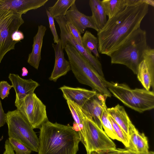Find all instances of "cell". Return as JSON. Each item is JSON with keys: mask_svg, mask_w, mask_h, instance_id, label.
I'll return each instance as SVG.
<instances>
[{"mask_svg": "<svg viewBox=\"0 0 154 154\" xmlns=\"http://www.w3.org/2000/svg\"><path fill=\"white\" fill-rule=\"evenodd\" d=\"M108 117L112 124L115 133L118 138V140L122 143L127 149L129 146V137L109 114Z\"/></svg>", "mask_w": 154, "mask_h": 154, "instance_id": "obj_27", "label": "cell"}, {"mask_svg": "<svg viewBox=\"0 0 154 154\" xmlns=\"http://www.w3.org/2000/svg\"><path fill=\"white\" fill-rule=\"evenodd\" d=\"M24 35L22 32L20 30L15 32L12 35V40L18 42L24 38Z\"/></svg>", "mask_w": 154, "mask_h": 154, "instance_id": "obj_35", "label": "cell"}, {"mask_svg": "<svg viewBox=\"0 0 154 154\" xmlns=\"http://www.w3.org/2000/svg\"><path fill=\"white\" fill-rule=\"evenodd\" d=\"M40 129L38 154H77L80 140L72 126L48 120Z\"/></svg>", "mask_w": 154, "mask_h": 154, "instance_id": "obj_2", "label": "cell"}, {"mask_svg": "<svg viewBox=\"0 0 154 154\" xmlns=\"http://www.w3.org/2000/svg\"><path fill=\"white\" fill-rule=\"evenodd\" d=\"M5 150L3 154H15L8 140H7L5 144Z\"/></svg>", "mask_w": 154, "mask_h": 154, "instance_id": "obj_37", "label": "cell"}, {"mask_svg": "<svg viewBox=\"0 0 154 154\" xmlns=\"http://www.w3.org/2000/svg\"><path fill=\"white\" fill-rule=\"evenodd\" d=\"M138 131L135 127L131 130L129 134V146L126 149L137 152V133Z\"/></svg>", "mask_w": 154, "mask_h": 154, "instance_id": "obj_31", "label": "cell"}, {"mask_svg": "<svg viewBox=\"0 0 154 154\" xmlns=\"http://www.w3.org/2000/svg\"><path fill=\"white\" fill-rule=\"evenodd\" d=\"M148 47L146 32L139 28L110 54L111 63L125 65L137 74Z\"/></svg>", "mask_w": 154, "mask_h": 154, "instance_id": "obj_3", "label": "cell"}, {"mask_svg": "<svg viewBox=\"0 0 154 154\" xmlns=\"http://www.w3.org/2000/svg\"><path fill=\"white\" fill-rule=\"evenodd\" d=\"M47 29L46 26L43 25L38 26L37 32L33 37L32 52L28 56L27 63L36 69H38L41 59V49Z\"/></svg>", "mask_w": 154, "mask_h": 154, "instance_id": "obj_17", "label": "cell"}, {"mask_svg": "<svg viewBox=\"0 0 154 154\" xmlns=\"http://www.w3.org/2000/svg\"><path fill=\"white\" fill-rule=\"evenodd\" d=\"M22 15L11 11L0 10V63L8 52L14 49L18 43L12 40V36L24 22Z\"/></svg>", "mask_w": 154, "mask_h": 154, "instance_id": "obj_8", "label": "cell"}, {"mask_svg": "<svg viewBox=\"0 0 154 154\" xmlns=\"http://www.w3.org/2000/svg\"><path fill=\"white\" fill-rule=\"evenodd\" d=\"M89 3L92 13L91 16L99 31L106 22V14L100 0H90Z\"/></svg>", "mask_w": 154, "mask_h": 154, "instance_id": "obj_21", "label": "cell"}, {"mask_svg": "<svg viewBox=\"0 0 154 154\" xmlns=\"http://www.w3.org/2000/svg\"><path fill=\"white\" fill-rule=\"evenodd\" d=\"M65 17L67 22L74 25L81 34L84 32L87 28H91L98 31L91 16H88L80 12L75 3L68 10Z\"/></svg>", "mask_w": 154, "mask_h": 154, "instance_id": "obj_13", "label": "cell"}, {"mask_svg": "<svg viewBox=\"0 0 154 154\" xmlns=\"http://www.w3.org/2000/svg\"><path fill=\"white\" fill-rule=\"evenodd\" d=\"M48 0H0V10L11 11L22 14L44 6Z\"/></svg>", "mask_w": 154, "mask_h": 154, "instance_id": "obj_12", "label": "cell"}, {"mask_svg": "<svg viewBox=\"0 0 154 154\" xmlns=\"http://www.w3.org/2000/svg\"><path fill=\"white\" fill-rule=\"evenodd\" d=\"M9 138L17 140L32 151L38 152L39 138L30 124L17 109L6 113Z\"/></svg>", "mask_w": 154, "mask_h": 154, "instance_id": "obj_6", "label": "cell"}, {"mask_svg": "<svg viewBox=\"0 0 154 154\" xmlns=\"http://www.w3.org/2000/svg\"><path fill=\"white\" fill-rule=\"evenodd\" d=\"M107 111L109 114L129 138V132L135 126L131 121L124 107L118 104L114 107L107 108Z\"/></svg>", "mask_w": 154, "mask_h": 154, "instance_id": "obj_18", "label": "cell"}, {"mask_svg": "<svg viewBox=\"0 0 154 154\" xmlns=\"http://www.w3.org/2000/svg\"><path fill=\"white\" fill-rule=\"evenodd\" d=\"M9 142L16 154H30L32 151L22 143L12 138H9Z\"/></svg>", "mask_w": 154, "mask_h": 154, "instance_id": "obj_29", "label": "cell"}, {"mask_svg": "<svg viewBox=\"0 0 154 154\" xmlns=\"http://www.w3.org/2000/svg\"><path fill=\"white\" fill-rule=\"evenodd\" d=\"M12 87V85H10L6 81L0 82V97L2 99L8 97L10 90Z\"/></svg>", "mask_w": 154, "mask_h": 154, "instance_id": "obj_33", "label": "cell"}, {"mask_svg": "<svg viewBox=\"0 0 154 154\" xmlns=\"http://www.w3.org/2000/svg\"><path fill=\"white\" fill-rule=\"evenodd\" d=\"M59 89L62 91L63 96L66 100H71L81 107L88 100L98 92L94 90H90L65 85Z\"/></svg>", "mask_w": 154, "mask_h": 154, "instance_id": "obj_15", "label": "cell"}, {"mask_svg": "<svg viewBox=\"0 0 154 154\" xmlns=\"http://www.w3.org/2000/svg\"><path fill=\"white\" fill-rule=\"evenodd\" d=\"M6 114L4 112L0 100V128L6 123Z\"/></svg>", "mask_w": 154, "mask_h": 154, "instance_id": "obj_36", "label": "cell"}, {"mask_svg": "<svg viewBox=\"0 0 154 154\" xmlns=\"http://www.w3.org/2000/svg\"><path fill=\"white\" fill-rule=\"evenodd\" d=\"M67 24L72 35L79 44L82 46V37L76 27L71 23L67 22Z\"/></svg>", "mask_w": 154, "mask_h": 154, "instance_id": "obj_34", "label": "cell"}, {"mask_svg": "<svg viewBox=\"0 0 154 154\" xmlns=\"http://www.w3.org/2000/svg\"><path fill=\"white\" fill-rule=\"evenodd\" d=\"M22 76L23 77L27 75L28 73V71L27 69L25 67H23L22 69Z\"/></svg>", "mask_w": 154, "mask_h": 154, "instance_id": "obj_38", "label": "cell"}, {"mask_svg": "<svg viewBox=\"0 0 154 154\" xmlns=\"http://www.w3.org/2000/svg\"><path fill=\"white\" fill-rule=\"evenodd\" d=\"M137 77L144 88L149 91L152 87V82L151 74L146 62L143 60L139 65Z\"/></svg>", "mask_w": 154, "mask_h": 154, "instance_id": "obj_24", "label": "cell"}, {"mask_svg": "<svg viewBox=\"0 0 154 154\" xmlns=\"http://www.w3.org/2000/svg\"><path fill=\"white\" fill-rule=\"evenodd\" d=\"M137 0H103L101 3L106 16L111 18L127 6L134 4Z\"/></svg>", "mask_w": 154, "mask_h": 154, "instance_id": "obj_20", "label": "cell"}, {"mask_svg": "<svg viewBox=\"0 0 154 154\" xmlns=\"http://www.w3.org/2000/svg\"><path fill=\"white\" fill-rule=\"evenodd\" d=\"M58 24L60 31V41L62 48L64 49L66 45L69 43L73 46L93 67L98 74L104 76L100 62L92 53L87 51L83 47L76 41L72 35L69 29L65 16H60L54 18Z\"/></svg>", "mask_w": 154, "mask_h": 154, "instance_id": "obj_10", "label": "cell"}, {"mask_svg": "<svg viewBox=\"0 0 154 154\" xmlns=\"http://www.w3.org/2000/svg\"><path fill=\"white\" fill-rule=\"evenodd\" d=\"M143 2L146 3L148 5H149L154 7V1L153 0H142Z\"/></svg>", "mask_w": 154, "mask_h": 154, "instance_id": "obj_39", "label": "cell"}, {"mask_svg": "<svg viewBox=\"0 0 154 154\" xmlns=\"http://www.w3.org/2000/svg\"><path fill=\"white\" fill-rule=\"evenodd\" d=\"M149 5L137 0L107 21L97 32L99 53L109 56L134 31L148 13Z\"/></svg>", "mask_w": 154, "mask_h": 154, "instance_id": "obj_1", "label": "cell"}, {"mask_svg": "<svg viewBox=\"0 0 154 154\" xmlns=\"http://www.w3.org/2000/svg\"><path fill=\"white\" fill-rule=\"evenodd\" d=\"M75 1V0H58L53 6L49 7L48 10L54 18L65 16L68 10Z\"/></svg>", "mask_w": 154, "mask_h": 154, "instance_id": "obj_23", "label": "cell"}, {"mask_svg": "<svg viewBox=\"0 0 154 154\" xmlns=\"http://www.w3.org/2000/svg\"><path fill=\"white\" fill-rule=\"evenodd\" d=\"M110 93L127 106L139 112L154 108V93L145 88L131 89L125 84L106 80Z\"/></svg>", "mask_w": 154, "mask_h": 154, "instance_id": "obj_5", "label": "cell"}, {"mask_svg": "<svg viewBox=\"0 0 154 154\" xmlns=\"http://www.w3.org/2000/svg\"><path fill=\"white\" fill-rule=\"evenodd\" d=\"M71 66V69L77 81L88 86L98 93L110 97L104 77L100 75L84 57L69 43L64 48Z\"/></svg>", "mask_w": 154, "mask_h": 154, "instance_id": "obj_4", "label": "cell"}, {"mask_svg": "<svg viewBox=\"0 0 154 154\" xmlns=\"http://www.w3.org/2000/svg\"><path fill=\"white\" fill-rule=\"evenodd\" d=\"M15 105L33 129L40 128L48 121L46 106L34 93L16 100Z\"/></svg>", "mask_w": 154, "mask_h": 154, "instance_id": "obj_9", "label": "cell"}, {"mask_svg": "<svg viewBox=\"0 0 154 154\" xmlns=\"http://www.w3.org/2000/svg\"><path fill=\"white\" fill-rule=\"evenodd\" d=\"M82 46L87 51L92 53L97 58H100L98 50V40L90 32L86 30L82 38Z\"/></svg>", "mask_w": 154, "mask_h": 154, "instance_id": "obj_22", "label": "cell"}, {"mask_svg": "<svg viewBox=\"0 0 154 154\" xmlns=\"http://www.w3.org/2000/svg\"><path fill=\"white\" fill-rule=\"evenodd\" d=\"M144 60L150 72L152 82V87L154 85V50L149 46L145 50L143 55Z\"/></svg>", "mask_w": 154, "mask_h": 154, "instance_id": "obj_25", "label": "cell"}, {"mask_svg": "<svg viewBox=\"0 0 154 154\" xmlns=\"http://www.w3.org/2000/svg\"><path fill=\"white\" fill-rule=\"evenodd\" d=\"M55 53V60L53 70L49 79L57 82L60 77L66 75L71 70L70 63L64 57V49L62 48L60 40L57 44H52Z\"/></svg>", "mask_w": 154, "mask_h": 154, "instance_id": "obj_14", "label": "cell"}, {"mask_svg": "<svg viewBox=\"0 0 154 154\" xmlns=\"http://www.w3.org/2000/svg\"><path fill=\"white\" fill-rule=\"evenodd\" d=\"M46 13L48 18L49 27L53 36L54 43H58L60 41L57 33L54 24V18L51 15L48 10H46Z\"/></svg>", "mask_w": 154, "mask_h": 154, "instance_id": "obj_32", "label": "cell"}, {"mask_svg": "<svg viewBox=\"0 0 154 154\" xmlns=\"http://www.w3.org/2000/svg\"><path fill=\"white\" fill-rule=\"evenodd\" d=\"M8 78L15 91L16 100H20L27 94L34 93L39 85L37 82L31 79H24L17 74L10 73Z\"/></svg>", "mask_w": 154, "mask_h": 154, "instance_id": "obj_16", "label": "cell"}, {"mask_svg": "<svg viewBox=\"0 0 154 154\" xmlns=\"http://www.w3.org/2000/svg\"><path fill=\"white\" fill-rule=\"evenodd\" d=\"M68 107L74 122L72 126L73 129L78 132L80 141L85 145V138L83 131V114L81 107L74 102L66 100Z\"/></svg>", "mask_w": 154, "mask_h": 154, "instance_id": "obj_19", "label": "cell"}, {"mask_svg": "<svg viewBox=\"0 0 154 154\" xmlns=\"http://www.w3.org/2000/svg\"><path fill=\"white\" fill-rule=\"evenodd\" d=\"M149 148L147 137L144 133H140L138 131L137 133V152L147 153L149 152Z\"/></svg>", "mask_w": 154, "mask_h": 154, "instance_id": "obj_28", "label": "cell"}, {"mask_svg": "<svg viewBox=\"0 0 154 154\" xmlns=\"http://www.w3.org/2000/svg\"><path fill=\"white\" fill-rule=\"evenodd\" d=\"M107 97L106 95L97 92L81 107L84 112L101 129L102 116L104 111L107 108L106 104Z\"/></svg>", "mask_w": 154, "mask_h": 154, "instance_id": "obj_11", "label": "cell"}, {"mask_svg": "<svg viewBox=\"0 0 154 154\" xmlns=\"http://www.w3.org/2000/svg\"><path fill=\"white\" fill-rule=\"evenodd\" d=\"M82 109L83 114L84 146L87 152L91 154L93 152L116 148L115 144L103 129L100 128L92 119Z\"/></svg>", "mask_w": 154, "mask_h": 154, "instance_id": "obj_7", "label": "cell"}, {"mask_svg": "<svg viewBox=\"0 0 154 154\" xmlns=\"http://www.w3.org/2000/svg\"><path fill=\"white\" fill-rule=\"evenodd\" d=\"M102 127L104 132L109 137L113 140H118V138L115 133L111 123L108 117L107 109H105L103 114L101 118Z\"/></svg>", "mask_w": 154, "mask_h": 154, "instance_id": "obj_26", "label": "cell"}, {"mask_svg": "<svg viewBox=\"0 0 154 154\" xmlns=\"http://www.w3.org/2000/svg\"><path fill=\"white\" fill-rule=\"evenodd\" d=\"M92 154H154L153 151H149L147 153H141L134 152L128 149L116 148L112 149L93 152Z\"/></svg>", "mask_w": 154, "mask_h": 154, "instance_id": "obj_30", "label": "cell"}, {"mask_svg": "<svg viewBox=\"0 0 154 154\" xmlns=\"http://www.w3.org/2000/svg\"><path fill=\"white\" fill-rule=\"evenodd\" d=\"M87 154H89V153L87 152Z\"/></svg>", "mask_w": 154, "mask_h": 154, "instance_id": "obj_40", "label": "cell"}]
</instances>
